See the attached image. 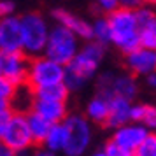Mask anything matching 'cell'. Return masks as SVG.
Wrapping results in <instances>:
<instances>
[{
    "instance_id": "1",
    "label": "cell",
    "mask_w": 156,
    "mask_h": 156,
    "mask_svg": "<svg viewBox=\"0 0 156 156\" xmlns=\"http://www.w3.org/2000/svg\"><path fill=\"white\" fill-rule=\"evenodd\" d=\"M112 28V46L125 56L140 48V27L137 21L135 9L121 5L118 11L107 16Z\"/></svg>"
},
{
    "instance_id": "2",
    "label": "cell",
    "mask_w": 156,
    "mask_h": 156,
    "mask_svg": "<svg viewBox=\"0 0 156 156\" xmlns=\"http://www.w3.org/2000/svg\"><path fill=\"white\" fill-rule=\"evenodd\" d=\"M20 21L23 32V53L30 60L42 56L51 34L48 20L41 12H25L23 16H20Z\"/></svg>"
},
{
    "instance_id": "3",
    "label": "cell",
    "mask_w": 156,
    "mask_h": 156,
    "mask_svg": "<svg viewBox=\"0 0 156 156\" xmlns=\"http://www.w3.org/2000/svg\"><path fill=\"white\" fill-rule=\"evenodd\" d=\"M79 41L81 39L76 34H72L70 30H67L65 27H60V25H55V27H51L48 46H46V51H44L42 56L67 67V65L72 63V60L81 51Z\"/></svg>"
},
{
    "instance_id": "4",
    "label": "cell",
    "mask_w": 156,
    "mask_h": 156,
    "mask_svg": "<svg viewBox=\"0 0 156 156\" xmlns=\"http://www.w3.org/2000/svg\"><path fill=\"white\" fill-rule=\"evenodd\" d=\"M67 126V146H65V156H84L90 144H91L93 130L91 123L84 114H70L65 119Z\"/></svg>"
},
{
    "instance_id": "5",
    "label": "cell",
    "mask_w": 156,
    "mask_h": 156,
    "mask_svg": "<svg viewBox=\"0 0 156 156\" xmlns=\"http://www.w3.org/2000/svg\"><path fill=\"white\" fill-rule=\"evenodd\" d=\"M67 67L53 62L46 56H37L30 60V70H28V83L32 90L46 88V86L62 84L65 81Z\"/></svg>"
},
{
    "instance_id": "6",
    "label": "cell",
    "mask_w": 156,
    "mask_h": 156,
    "mask_svg": "<svg viewBox=\"0 0 156 156\" xmlns=\"http://www.w3.org/2000/svg\"><path fill=\"white\" fill-rule=\"evenodd\" d=\"M104 58H105V46L95 42V41L84 42L81 46V51L77 53V56L72 60V63L67 65V70H70L72 74L79 76L88 83L90 79L97 76Z\"/></svg>"
},
{
    "instance_id": "7",
    "label": "cell",
    "mask_w": 156,
    "mask_h": 156,
    "mask_svg": "<svg viewBox=\"0 0 156 156\" xmlns=\"http://www.w3.org/2000/svg\"><path fill=\"white\" fill-rule=\"evenodd\" d=\"M2 142L9 149H12L16 154L18 153H25V151H30L32 146H35V140L32 137L28 121H27V114L14 112L12 119H11V125L7 128V133H5V137H4Z\"/></svg>"
},
{
    "instance_id": "8",
    "label": "cell",
    "mask_w": 156,
    "mask_h": 156,
    "mask_svg": "<svg viewBox=\"0 0 156 156\" xmlns=\"http://www.w3.org/2000/svg\"><path fill=\"white\" fill-rule=\"evenodd\" d=\"M30 70V58L25 53H2V76L16 88L27 86Z\"/></svg>"
},
{
    "instance_id": "9",
    "label": "cell",
    "mask_w": 156,
    "mask_h": 156,
    "mask_svg": "<svg viewBox=\"0 0 156 156\" xmlns=\"http://www.w3.org/2000/svg\"><path fill=\"white\" fill-rule=\"evenodd\" d=\"M51 18L56 21V25L65 27L67 30H70L72 34H76L79 39H83L86 42L93 41V23H90L88 20H83L81 16L70 12L69 9L56 7L51 11Z\"/></svg>"
},
{
    "instance_id": "10",
    "label": "cell",
    "mask_w": 156,
    "mask_h": 156,
    "mask_svg": "<svg viewBox=\"0 0 156 156\" xmlns=\"http://www.w3.org/2000/svg\"><path fill=\"white\" fill-rule=\"evenodd\" d=\"M149 135H151V132H149L144 125H139V123H128V125H125V126L112 130L111 140L116 142V144L121 146V147H125V149H128V151L135 153V151L146 142V139H147Z\"/></svg>"
},
{
    "instance_id": "11",
    "label": "cell",
    "mask_w": 156,
    "mask_h": 156,
    "mask_svg": "<svg viewBox=\"0 0 156 156\" xmlns=\"http://www.w3.org/2000/svg\"><path fill=\"white\" fill-rule=\"evenodd\" d=\"M0 53H23L21 21L16 16L0 21Z\"/></svg>"
},
{
    "instance_id": "12",
    "label": "cell",
    "mask_w": 156,
    "mask_h": 156,
    "mask_svg": "<svg viewBox=\"0 0 156 156\" xmlns=\"http://www.w3.org/2000/svg\"><path fill=\"white\" fill-rule=\"evenodd\" d=\"M125 67L128 69V74H132L133 77L144 76L147 79L149 76L156 74V51L139 48L125 56Z\"/></svg>"
},
{
    "instance_id": "13",
    "label": "cell",
    "mask_w": 156,
    "mask_h": 156,
    "mask_svg": "<svg viewBox=\"0 0 156 156\" xmlns=\"http://www.w3.org/2000/svg\"><path fill=\"white\" fill-rule=\"evenodd\" d=\"M135 14L140 27V48L156 51V9L142 4Z\"/></svg>"
},
{
    "instance_id": "14",
    "label": "cell",
    "mask_w": 156,
    "mask_h": 156,
    "mask_svg": "<svg viewBox=\"0 0 156 156\" xmlns=\"http://www.w3.org/2000/svg\"><path fill=\"white\" fill-rule=\"evenodd\" d=\"M137 91H139L137 79L132 74H114L109 91L102 97H105L107 100H111L112 97H119V98L133 102V98L137 97Z\"/></svg>"
},
{
    "instance_id": "15",
    "label": "cell",
    "mask_w": 156,
    "mask_h": 156,
    "mask_svg": "<svg viewBox=\"0 0 156 156\" xmlns=\"http://www.w3.org/2000/svg\"><path fill=\"white\" fill-rule=\"evenodd\" d=\"M32 111L42 116L51 125H60L65 123V119L70 116L67 109V102H44V100H35Z\"/></svg>"
},
{
    "instance_id": "16",
    "label": "cell",
    "mask_w": 156,
    "mask_h": 156,
    "mask_svg": "<svg viewBox=\"0 0 156 156\" xmlns=\"http://www.w3.org/2000/svg\"><path fill=\"white\" fill-rule=\"evenodd\" d=\"M109 104H111V112H109L107 126L111 130H116V128H121L128 123H132V105H133V102L119 98V97H112L109 100Z\"/></svg>"
},
{
    "instance_id": "17",
    "label": "cell",
    "mask_w": 156,
    "mask_h": 156,
    "mask_svg": "<svg viewBox=\"0 0 156 156\" xmlns=\"http://www.w3.org/2000/svg\"><path fill=\"white\" fill-rule=\"evenodd\" d=\"M109 112H111V104L102 95H95L88 102V105L84 109V116L90 119V123L105 125V126H107V121H109Z\"/></svg>"
},
{
    "instance_id": "18",
    "label": "cell",
    "mask_w": 156,
    "mask_h": 156,
    "mask_svg": "<svg viewBox=\"0 0 156 156\" xmlns=\"http://www.w3.org/2000/svg\"><path fill=\"white\" fill-rule=\"evenodd\" d=\"M27 121H28V126H30V132H32V137H34V140H35V146H41L42 147L46 139H48V135H49L51 125L49 121H46L42 116H39L37 112L34 111H30L27 114Z\"/></svg>"
},
{
    "instance_id": "19",
    "label": "cell",
    "mask_w": 156,
    "mask_h": 156,
    "mask_svg": "<svg viewBox=\"0 0 156 156\" xmlns=\"http://www.w3.org/2000/svg\"><path fill=\"white\" fill-rule=\"evenodd\" d=\"M35 97H34V90L30 86H20L16 88L14 97L11 98V109L12 112L18 114H28L34 107Z\"/></svg>"
},
{
    "instance_id": "20",
    "label": "cell",
    "mask_w": 156,
    "mask_h": 156,
    "mask_svg": "<svg viewBox=\"0 0 156 156\" xmlns=\"http://www.w3.org/2000/svg\"><path fill=\"white\" fill-rule=\"evenodd\" d=\"M67 126H65V123H60V125H53L51 128L49 135H48V139L44 142L42 147L49 149L53 153H63L65 151V146H67Z\"/></svg>"
},
{
    "instance_id": "21",
    "label": "cell",
    "mask_w": 156,
    "mask_h": 156,
    "mask_svg": "<svg viewBox=\"0 0 156 156\" xmlns=\"http://www.w3.org/2000/svg\"><path fill=\"white\" fill-rule=\"evenodd\" d=\"M70 91L67 90V86L55 84V86H46V88H37L34 90L35 100H44V102H67Z\"/></svg>"
},
{
    "instance_id": "22",
    "label": "cell",
    "mask_w": 156,
    "mask_h": 156,
    "mask_svg": "<svg viewBox=\"0 0 156 156\" xmlns=\"http://www.w3.org/2000/svg\"><path fill=\"white\" fill-rule=\"evenodd\" d=\"M93 41L102 46L112 44V28L107 16H98L93 21Z\"/></svg>"
},
{
    "instance_id": "23",
    "label": "cell",
    "mask_w": 156,
    "mask_h": 156,
    "mask_svg": "<svg viewBox=\"0 0 156 156\" xmlns=\"http://www.w3.org/2000/svg\"><path fill=\"white\" fill-rule=\"evenodd\" d=\"M140 125H144L151 133H156V105L144 104V112H142Z\"/></svg>"
},
{
    "instance_id": "24",
    "label": "cell",
    "mask_w": 156,
    "mask_h": 156,
    "mask_svg": "<svg viewBox=\"0 0 156 156\" xmlns=\"http://www.w3.org/2000/svg\"><path fill=\"white\" fill-rule=\"evenodd\" d=\"M133 156H156V133H151L146 142L133 153Z\"/></svg>"
},
{
    "instance_id": "25",
    "label": "cell",
    "mask_w": 156,
    "mask_h": 156,
    "mask_svg": "<svg viewBox=\"0 0 156 156\" xmlns=\"http://www.w3.org/2000/svg\"><path fill=\"white\" fill-rule=\"evenodd\" d=\"M63 84L67 86V90L72 93V91H81V90L86 86V81H84V79H81L79 76H76V74H72L70 70H67Z\"/></svg>"
},
{
    "instance_id": "26",
    "label": "cell",
    "mask_w": 156,
    "mask_h": 156,
    "mask_svg": "<svg viewBox=\"0 0 156 156\" xmlns=\"http://www.w3.org/2000/svg\"><path fill=\"white\" fill-rule=\"evenodd\" d=\"M102 151L105 153V156H133V153H132V151H128V149L118 146V144H116V142H112L111 139L105 142V146H104V149H102Z\"/></svg>"
},
{
    "instance_id": "27",
    "label": "cell",
    "mask_w": 156,
    "mask_h": 156,
    "mask_svg": "<svg viewBox=\"0 0 156 156\" xmlns=\"http://www.w3.org/2000/svg\"><path fill=\"white\" fill-rule=\"evenodd\" d=\"M119 7H121V2H118V0H98L97 5H95V9L98 12H104V16L112 14L114 11H118Z\"/></svg>"
},
{
    "instance_id": "28",
    "label": "cell",
    "mask_w": 156,
    "mask_h": 156,
    "mask_svg": "<svg viewBox=\"0 0 156 156\" xmlns=\"http://www.w3.org/2000/svg\"><path fill=\"white\" fill-rule=\"evenodd\" d=\"M14 93H16V86L0 74V98L11 100L14 97Z\"/></svg>"
},
{
    "instance_id": "29",
    "label": "cell",
    "mask_w": 156,
    "mask_h": 156,
    "mask_svg": "<svg viewBox=\"0 0 156 156\" xmlns=\"http://www.w3.org/2000/svg\"><path fill=\"white\" fill-rule=\"evenodd\" d=\"M14 112L12 111H7V112H0V142L4 140V137L7 133V128L11 125V119H12Z\"/></svg>"
},
{
    "instance_id": "30",
    "label": "cell",
    "mask_w": 156,
    "mask_h": 156,
    "mask_svg": "<svg viewBox=\"0 0 156 156\" xmlns=\"http://www.w3.org/2000/svg\"><path fill=\"white\" fill-rule=\"evenodd\" d=\"M14 2H9V0H0V21L5 20V18H11L14 16Z\"/></svg>"
},
{
    "instance_id": "31",
    "label": "cell",
    "mask_w": 156,
    "mask_h": 156,
    "mask_svg": "<svg viewBox=\"0 0 156 156\" xmlns=\"http://www.w3.org/2000/svg\"><path fill=\"white\" fill-rule=\"evenodd\" d=\"M142 112H144V104H133L132 105V123H139L140 125Z\"/></svg>"
},
{
    "instance_id": "32",
    "label": "cell",
    "mask_w": 156,
    "mask_h": 156,
    "mask_svg": "<svg viewBox=\"0 0 156 156\" xmlns=\"http://www.w3.org/2000/svg\"><path fill=\"white\" fill-rule=\"evenodd\" d=\"M32 156H58V154L53 153V151H49V149H46V147H37L32 153Z\"/></svg>"
},
{
    "instance_id": "33",
    "label": "cell",
    "mask_w": 156,
    "mask_h": 156,
    "mask_svg": "<svg viewBox=\"0 0 156 156\" xmlns=\"http://www.w3.org/2000/svg\"><path fill=\"white\" fill-rule=\"evenodd\" d=\"M0 156H16V153L12 149H9L4 142H0Z\"/></svg>"
},
{
    "instance_id": "34",
    "label": "cell",
    "mask_w": 156,
    "mask_h": 156,
    "mask_svg": "<svg viewBox=\"0 0 156 156\" xmlns=\"http://www.w3.org/2000/svg\"><path fill=\"white\" fill-rule=\"evenodd\" d=\"M7 111H12L11 109V100L0 98V112H7Z\"/></svg>"
},
{
    "instance_id": "35",
    "label": "cell",
    "mask_w": 156,
    "mask_h": 156,
    "mask_svg": "<svg viewBox=\"0 0 156 156\" xmlns=\"http://www.w3.org/2000/svg\"><path fill=\"white\" fill-rule=\"evenodd\" d=\"M146 83H147L149 88H153V90H156V74H153V76H149L147 79H146Z\"/></svg>"
},
{
    "instance_id": "36",
    "label": "cell",
    "mask_w": 156,
    "mask_h": 156,
    "mask_svg": "<svg viewBox=\"0 0 156 156\" xmlns=\"http://www.w3.org/2000/svg\"><path fill=\"white\" fill-rule=\"evenodd\" d=\"M90 156H105V153H104V151H97V153H93V154H90Z\"/></svg>"
},
{
    "instance_id": "37",
    "label": "cell",
    "mask_w": 156,
    "mask_h": 156,
    "mask_svg": "<svg viewBox=\"0 0 156 156\" xmlns=\"http://www.w3.org/2000/svg\"><path fill=\"white\" fill-rule=\"evenodd\" d=\"M16 156H32V153L30 151H25V153H18Z\"/></svg>"
},
{
    "instance_id": "38",
    "label": "cell",
    "mask_w": 156,
    "mask_h": 156,
    "mask_svg": "<svg viewBox=\"0 0 156 156\" xmlns=\"http://www.w3.org/2000/svg\"><path fill=\"white\" fill-rule=\"evenodd\" d=\"M0 72H2V53H0Z\"/></svg>"
}]
</instances>
